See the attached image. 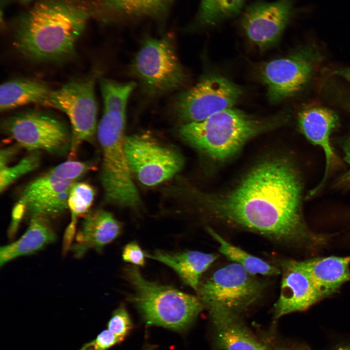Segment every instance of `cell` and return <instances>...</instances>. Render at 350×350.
<instances>
[{
  "label": "cell",
  "instance_id": "cell-5",
  "mask_svg": "<svg viewBox=\"0 0 350 350\" xmlns=\"http://www.w3.org/2000/svg\"><path fill=\"white\" fill-rule=\"evenodd\" d=\"M126 119L103 113L97 127L103 159L100 174L105 200L119 206L136 208L140 203L125 149Z\"/></svg>",
  "mask_w": 350,
  "mask_h": 350
},
{
  "label": "cell",
  "instance_id": "cell-32",
  "mask_svg": "<svg viewBox=\"0 0 350 350\" xmlns=\"http://www.w3.org/2000/svg\"><path fill=\"white\" fill-rule=\"evenodd\" d=\"M26 212V207L25 204L19 199L12 211V221L10 226L9 231L10 234H13L17 230L20 222Z\"/></svg>",
  "mask_w": 350,
  "mask_h": 350
},
{
  "label": "cell",
  "instance_id": "cell-22",
  "mask_svg": "<svg viewBox=\"0 0 350 350\" xmlns=\"http://www.w3.org/2000/svg\"><path fill=\"white\" fill-rule=\"evenodd\" d=\"M55 239V234L48 219L33 218L30 219L28 228L19 239L0 248V266L18 257L35 253Z\"/></svg>",
  "mask_w": 350,
  "mask_h": 350
},
{
  "label": "cell",
  "instance_id": "cell-30",
  "mask_svg": "<svg viewBox=\"0 0 350 350\" xmlns=\"http://www.w3.org/2000/svg\"><path fill=\"white\" fill-rule=\"evenodd\" d=\"M120 342L118 337L107 329L94 339L85 343L79 350H107Z\"/></svg>",
  "mask_w": 350,
  "mask_h": 350
},
{
  "label": "cell",
  "instance_id": "cell-10",
  "mask_svg": "<svg viewBox=\"0 0 350 350\" xmlns=\"http://www.w3.org/2000/svg\"><path fill=\"white\" fill-rule=\"evenodd\" d=\"M242 94L240 87L229 79L208 75L178 94L173 101L172 110L176 118L185 123L198 122L232 108Z\"/></svg>",
  "mask_w": 350,
  "mask_h": 350
},
{
  "label": "cell",
  "instance_id": "cell-11",
  "mask_svg": "<svg viewBox=\"0 0 350 350\" xmlns=\"http://www.w3.org/2000/svg\"><path fill=\"white\" fill-rule=\"evenodd\" d=\"M125 149L132 173L146 186L169 179L183 166V159L178 153L147 136L125 137Z\"/></svg>",
  "mask_w": 350,
  "mask_h": 350
},
{
  "label": "cell",
  "instance_id": "cell-2",
  "mask_svg": "<svg viewBox=\"0 0 350 350\" xmlns=\"http://www.w3.org/2000/svg\"><path fill=\"white\" fill-rule=\"evenodd\" d=\"M95 15V0H39L17 21L13 45L34 61L70 58L87 23Z\"/></svg>",
  "mask_w": 350,
  "mask_h": 350
},
{
  "label": "cell",
  "instance_id": "cell-37",
  "mask_svg": "<svg viewBox=\"0 0 350 350\" xmlns=\"http://www.w3.org/2000/svg\"><path fill=\"white\" fill-rule=\"evenodd\" d=\"M334 72L335 74L341 77L350 83V68L339 69Z\"/></svg>",
  "mask_w": 350,
  "mask_h": 350
},
{
  "label": "cell",
  "instance_id": "cell-15",
  "mask_svg": "<svg viewBox=\"0 0 350 350\" xmlns=\"http://www.w3.org/2000/svg\"><path fill=\"white\" fill-rule=\"evenodd\" d=\"M75 182L49 172L31 181L19 199L25 204L26 216L30 220L35 217L49 219L63 213L68 209L69 192Z\"/></svg>",
  "mask_w": 350,
  "mask_h": 350
},
{
  "label": "cell",
  "instance_id": "cell-31",
  "mask_svg": "<svg viewBox=\"0 0 350 350\" xmlns=\"http://www.w3.org/2000/svg\"><path fill=\"white\" fill-rule=\"evenodd\" d=\"M122 257L124 261L137 266H143L145 264L146 253H144L136 242H131L124 247Z\"/></svg>",
  "mask_w": 350,
  "mask_h": 350
},
{
  "label": "cell",
  "instance_id": "cell-25",
  "mask_svg": "<svg viewBox=\"0 0 350 350\" xmlns=\"http://www.w3.org/2000/svg\"><path fill=\"white\" fill-rule=\"evenodd\" d=\"M207 231L219 244V251L228 260L243 266L252 275L276 276L280 270L230 244L210 228Z\"/></svg>",
  "mask_w": 350,
  "mask_h": 350
},
{
  "label": "cell",
  "instance_id": "cell-35",
  "mask_svg": "<svg viewBox=\"0 0 350 350\" xmlns=\"http://www.w3.org/2000/svg\"><path fill=\"white\" fill-rule=\"evenodd\" d=\"M346 161L349 165V169L339 178L336 184L339 187L350 188V159Z\"/></svg>",
  "mask_w": 350,
  "mask_h": 350
},
{
  "label": "cell",
  "instance_id": "cell-24",
  "mask_svg": "<svg viewBox=\"0 0 350 350\" xmlns=\"http://www.w3.org/2000/svg\"><path fill=\"white\" fill-rule=\"evenodd\" d=\"M245 0H199L198 10L188 28L213 27L233 18L241 12Z\"/></svg>",
  "mask_w": 350,
  "mask_h": 350
},
{
  "label": "cell",
  "instance_id": "cell-18",
  "mask_svg": "<svg viewBox=\"0 0 350 350\" xmlns=\"http://www.w3.org/2000/svg\"><path fill=\"white\" fill-rule=\"evenodd\" d=\"M216 346L222 350H269L242 322L239 314L217 304L206 307Z\"/></svg>",
  "mask_w": 350,
  "mask_h": 350
},
{
  "label": "cell",
  "instance_id": "cell-26",
  "mask_svg": "<svg viewBox=\"0 0 350 350\" xmlns=\"http://www.w3.org/2000/svg\"><path fill=\"white\" fill-rule=\"evenodd\" d=\"M95 195L93 187L86 182H75L71 186L68 199V209L71 215V221L86 216L89 212Z\"/></svg>",
  "mask_w": 350,
  "mask_h": 350
},
{
  "label": "cell",
  "instance_id": "cell-8",
  "mask_svg": "<svg viewBox=\"0 0 350 350\" xmlns=\"http://www.w3.org/2000/svg\"><path fill=\"white\" fill-rule=\"evenodd\" d=\"M95 83L94 76L69 82L52 90L43 105L57 109L69 118L71 126L70 158L75 157L82 143L93 140L96 132Z\"/></svg>",
  "mask_w": 350,
  "mask_h": 350
},
{
  "label": "cell",
  "instance_id": "cell-27",
  "mask_svg": "<svg viewBox=\"0 0 350 350\" xmlns=\"http://www.w3.org/2000/svg\"><path fill=\"white\" fill-rule=\"evenodd\" d=\"M39 151L30 152L18 162L12 166L0 167V191L4 192L16 180L37 169L40 163Z\"/></svg>",
  "mask_w": 350,
  "mask_h": 350
},
{
  "label": "cell",
  "instance_id": "cell-6",
  "mask_svg": "<svg viewBox=\"0 0 350 350\" xmlns=\"http://www.w3.org/2000/svg\"><path fill=\"white\" fill-rule=\"evenodd\" d=\"M131 70L144 90L151 96L177 89L187 79L171 34L159 38H145L133 59Z\"/></svg>",
  "mask_w": 350,
  "mask_h": 350
},
{
  "label": "cell",
  "instance_id": "cell-16",
  "mask_svg": "<svg viewBox=\"0 0 350 350\" xmlns=\"http://www.w3.org/2000/svg\"><path fill=\"white\" fill-rule=\"evenodd\" d=\"M175 0H95V15L102 21L124 25L152 21L162 28Z\"/></svg>",
  "mask_w": 350,
  "mask_h": 350
},
{
  "label": "cell",
  "instance_id": "cell-3",
  "mask_svg": "<svg viewBox=\"0 0 350 350\" xmlns=\"http://www.w3.org/2000/svg\"><path fill=\"white\" fill-rule=\"evenodd\" d=\"M284 113L256 117L230 108L206 119L184 123L177 130L186 142L210 158L224 160L235 155L250 139L284 124Z\"/></svg>",
  "mask_w": 350,
  "mask_h": 350
},
{
  "label": "cell",
  "instance_id": "cell-36",
  "mask_svg": "<svg viewBox=\"0 0 350 350\" xmlns=\"http://www.w3.org/2000/svg\"><path fill=\"white\" fill-rule=\"evenodd\" d=\"M276 350H313L307 344L304 343H298L291 345L282 346L276 349Z\"/></svg>",
  "mask_w": 350,
  "mask_h": 350
},
{
  "label": "cell",
  "instance_id": "cell-19",
  "mask_svg": "<svg viewBox=\"0 0 350 350\" xmlns=\"http://www.w3.org/2000/svg\"><path fill=\"white\" fill-rule=\"evenodd\" d=\"M121 231V223L109 212L103 210L89 211L85 216L71 250L77 258L90 249L101 252L120 235Z\"/></svg>",
  "mask_w": 350,
  "mask_h": 350
},
{
  "label": "cell",
  "instance_id": "cell-14",
  "mask_svg": "<svg viewBox=\"0 0 350 350\" xmlns=\"http://www.w3.org/2000/svg\"><path fill=\"white\" fill-rule=\"evenodd\" d=\"M279 262L281 281L273 308L275 320L290 313L305 311L323 299L303 261L283 259Z\"/></svg>",
  "mask_w": 350,
  "mask_h": 350
},
{
  "label": "cell",
  "instance_id": "cell-12",
  "mask_svg": "<svg viewBox=\"0 0 350 350\" xmlns=\"http://www.w3.org/2000/svg\"><path fill=\"white\" fill-rule=\"evenodd\" d=\"M308 47L287 56L272 60L261 68L260 75L272 103L282 101L299 92L309 82L315 54Z\"/></svg>",
  "mask_w": 350,
  "mask_h": 350
},
{
  "label": "cell",
  "instance_id": "cell-39",
  "mask_svg": "<svg viewBox=\"0 0 350 350\" xmlns=\"http://www.w3.org/2000/svg\"><path fill=\"white\" fill-rule=\"evenodd\" d=\"M21 0L24 2H27V1H29V0Z\"/></svg>",
  "mask_w": 350,
  "mask_h": 350
},
{
  "label": "cell",
  "instance_id": "cell-34",
  "mask_svg": "<svg viewBox=\"0 0 350 350\" xmlns=\"http://www.w3.org/2000/svg\"><path fill=\"white\" fill-rule=\"evenodd\" d=\"M17 152V147L11 146L4 148L0 151V167L8 165L12 158Z\"/></svg>",
  "mask_w": 350,
  "mask_h": 350
},
{
  "label": "cell",
  "instance_id": "cell-17",
  "mask_svg": "<svg viewBox=\"0 0 350 350\" xmlns=\"http://www.w3.org/2000/svg\"><path fill=\"white\" fill-rule=\"evenodd\" d=\"M301 132L312 144L320 147L326 159L324 175L320 183L310 191L309 196L315 195L324 186L332 166L337 159L331 142V135L338 124V116L333 110L314 106L301 110L298 115Z\"/></svg>",
  "mask_w": 350,
  "mask_h": 350
},
{
  "label": "cell",
  "instance_id": "cell-20",
  "mask_svg": "<svg viewBox=\"0 0 350 350\" xmlns=\"http://www.w3.org/2000/svg\"><path fill=\"white\" fill-rule=\"evenodd\" d=\"M303 262L323 299L350 280V256L318 257Z\"/></svg>",
  "mask_w": 350,
  "mask_h": 350
},
{
  "label": "cell",
  "instance_id": "cell-7",
  "mask_svg": "<svg viewBox=\"0 0 350 350\" xmlns=\"http://www.w3.org/2000/svg\"><path fill=\"white\" fill-rule=\"evenodd\" d=\"M264 288L263 282L233 262L200 280L196 292L204 307L217 304L239 314L256 303Z\"/></svg>",
  "mask_w": 350,
  "mask_h": 350
},
{
  "label": "cell",
  "instance_id": "cell-28",
  "mask_svg": "<svg viewBox=\"0 0 350 350\" xmlns=\"http://www.w3.org/2000/svg\"><path fill=\"white\" fill-rule=\"evenodd\" d=\"M94 168L93 162L69 160L52 168L50 173L63 179L77 182Z\"/></svg>",
  "mask_w": 350,
  "mask_h": 350
},
{
  "label": "cell",
  "instance_id": "cell-9",
  "mask_svg": "<svg viewBox=\"0 0 350 350\" xmlns=\"http://www.w3.org/2000/svg\"><path fill=\"white\" fill-rule=\"evenodd\" d=\"M1 128L19 146L30 152L70 153L71 133L63 121L49 114L36 111L16 114L4 119Z\"/></svg>",
  "mask_w": 350,
  "mask_h": 350
},
{
  "label": "cell",
  "instance_id": "cell-13",
  "mask_svg": "<svg viewBox=\"0 0 350 350\" xmlns=\"http://www.w3.org/2000/svg\"><path fill=\"white\" fill-rule=\"evenodd\" d=\"M294 12L293 0H258L243 12L239 27L250 43L263 51L278 42Z\"/></svg>",
  "mask_w": 350,
  "mask_h": 350
},
{
  "label": "cell",
  "instance_id": "cell-4",
  "mask_svg": "<svg viewBox=\"0 0 350 350\" xmlns=\"http://www.w3.org/2000/svg\"><path fill=\"white\" fill-rule=\"evenodd\" d=\"M124 272L134 289L128 300L137 307L148 325L182 331L204 307L197 296L146 280L137 266H127Z\"/></svg>",
  "mask_w": 350,
  "mask_h": 350
},
{
  "label": "cell",
  "instance_id": "cell-33",
  "mask_svg": "<svg viewBox=\"0 0 350 350\" xmlns=\"http://www.w3.org/2000/svg\"><path fill=\"white\" fill-rule=\"evenodd\" d=\"M324 350H350V334L335 339Z\"/></svg>",
  "mask_w": 350,
  "mask_h": 350
},
{
  "label": "cell",
  "instance_id": "cell-21",
  "mask_svg": "<svg viewBox=\"0 0 350 350\" xmlns=\"http://www.w3.org/2000/svg\"><path fill=\"white\" fill-rule=\"evenodd\" d=\"M146 257L172 268L185 284L196 291L202 274L215 261L218 255L192 250L175 253L157 250L152 254L146 253Z\"/></svg>",
  "mask_w": 350,
  "mask_h": 350
},
{
  "label": "cell",
  "instance_id": "cell-29",
  "mask_svg": "<svg viewBox=\"0 0 350 350\" xmlns=\"http://www.w3.org/2000/svg\"><path fill=\"white\" fill-rule=\"evenodd\" d=\"M132 328L130 316L123 306L118 308L107 324V329L113 333L122 341Z\"/></svg>",
  "mask_w": 350,
  "mask_h": 350
},
{
  "label": "cell",
  "instance_id": "cell-23",
  "mask_svg": "<svg viewBox=\"0 0 350 350\" xmlns=\"http://www.w3.org/2000/svg\"><path fill=\"white\" fill-rule=\"evenodd\" d=\"M51 89L44 83L32 79H14L0 86V109L6 111L30 104L44 105Z\"/></svg>",
  "mask_w": 350,
  "mask_h": 350
},
{
  "label": "cell",
  "instance_id": "cell-38",
  "mask_svg": "<svg viewBox=\"0 0 350 350\" xmlns=\"http://www.w3.org/2000/svg\"><path fill=\"white\" fill-rule=\"evenodd\" d=\"M342 148L345 154V160L350 159V136L344 141Z\"/></svg>",
  "mask_w": 350,
  "mask_h": 350
},
{
  "label": "cell",
  "instance_id": "cell-1",
  "mask_svg": "<svg viewBox=\"0 0 350 350\" xmlns=\"http://www.w3.org/2000/svg\"><path fill=\"white\" fill-rule=\"evenodd\" d=\"M303 183L292 160H263L229 191L203 194V206L214 219L276 242L315 250L329 237L312 231L302 212Z\"/></svg>",
  "mask_w": 350,
  "mask_h": 350
}]
</instances>
